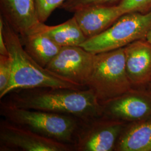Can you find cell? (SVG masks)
Returning a JSON list of instances; mask_svg holds the SVG:
<instances>
[{
	"instance_id": "obj_16",
	"label": "cell",
	"mask_w": 151,
	"mask_h": 151,
	"mask_svg": "<svg viewBox=\"0 0 151 151\" xmlns=\"http://www.w3.org/2000/svg\"><path fill=\"white\" fill-rule=\"evenodd\" d=\"M38 19L44 23L53 12L60 7L66 0H34Z\"/></svg>"
},
{
	"instance_id": "obj_12",
	"label": "cell",
	"mask_w": 151,
	"mask_h": 151,
	"mask_svg": "<svg viewBox=\"0 0 151 151\" xmlns=\"http://www.w3.org/2000/svg\"><path fill=\"white\" fill-rule=\"evenodd\" d=\"M125 68L132 86L149 83L151 80V43L140 39L124 47Z\"/></svg>"
},
{
	"instance_id": "obj_7",
	"label": "cell",
	"mask_w": 151,
	"mask_h": 151,
	"mask_svg": "<svg viewBox=\"0 0 151 151\" xmlns=\"http://www.w3.org/2000/svg\"><path fill=\"white\" fill-rule=\"evenodd\" d=\"M100 117L83 121L85 125L76 133L77 151H110L115 148L125 122L105 116L99 119Z\"/></svg>"
},
{
	"instance_id": "obj_22",
	"label": "cell",
	"mask_w": 151,
	"mask_h": 151,
	"mask_svg": "<svg viewBox=\"0 0 151 151\" xmlns=\"http://www.w3.org/2000/svg\"><path fill=\"white\" fill-rule=\"evenodd\" d=\"M149 85H150V90L151 91V80L150 82V83H149Z\"/></svg>"
},
{
	"instance_id": "obj_8",
	"label": "cell",
	"mask_w": 151,
	"mask_h": 151,
	"mask_svg": "<svg viewBox=\"0 0 151 151\" xmlns=\"http://www.w3.org/2000/svg\"><path fill=\"white\" fill-rule=\"evenodd\" d=\"M2 149H19L25 151H67L72 148L67 143L40 135L31 130L5 120L0 127Z\"/></svg>"
},
{
	"instance_id": "obj_14",
	"label": "cell",
	"mask_w": 151,
	"mask_h": 151,
	"mask_svg": "<svg viewBox=\"0 0 151 151\" xmlns=\"http://www.w3.org/2000/svg\"><path fill=\"white\" fill-rule=\"evenodd\" d=\"M20 38L28 54L44 68L57 55L62 48L38 29Z\"/></svg>"
},
{
	"instance_id": "obj_4",
	"label": "cell",
	"mask_w": 151,
	"mask_h": 151,
	"mask_svg": "<svg viewBox=\"0 0 151 151\" xmlns=\"http://www.w3.org/2000/svg\"><path fill=\"white\" fill-rule=\"evenodd\" d=\"M1 113L9 122L65 143L73 140L78 129V118L68 115L15 108L2 103Z\"/></svg>"
},
{
	"instance_id": "obj_3",
	"label": "cell",
	"mask_w": 151,
	"mask_h": 151,
	"mask_svg": "<svg viewBox=\"0 0 151 151\" xmlns=\"http://www.w3.org/2000/svg\"><path fill=\"white\" fill-rule=\"evenodd\" d=\"M125 68L124 48L95 54L93 67L87 88L103 104L132 89Z\"/></svg>"
},
{
	"instance_id": "obj_15",
	"label": "cell",
	"mask_w": 151,
	"mask_h": 151,
	"mask_svg": "<svg viewBox=\"0 0 151 151\" xmlns=\"http://www.w3.org/2000/svg\"><path fill=\"white\" fill-rule=\"evenodd\" d=\"M38 30L60 47H81L87 39L74 16L57 25L48 26L42 23Z\"/></svg>"
},
{
	"instance_id": "obj_19",
	"label": "cell",
	"mask_w": 151,
	"mask_h": 151,
	"mask_svg": "<svg viewBox=\"0 0 151 151\" xmlns=\"http://www.w3.org/2000/svg\"><path fill=\"white\" fill-rule=\"evenodd\" d=\"M118 5L125 13L147 14L151 11V0H122Z\"/></svg>"
},
{
	"instance_id": "obj_17",
	"label": "cell",
	"mask_w": 151,
	"mask_h": 151,
	"mask_svg": "<svg viewBox=\"0 0 151 151\" xmlns=\"http://www.w3.org/2000/svg\"><path fill=\"white\" fill-rule=\"evenodd\" d=\"M12 75V65L9 55L0 54V98L9 86Z\"/></svg>"
},
{
	"instance_id": "obj_5",
	"label": "cell",
	"mask_w": 151,
	"mask_h": 151,
	"mask_svg": "<svg viewBox=\"0 0 151 151\" xmlns=\"http://www.w3.org/2000/svg\"><path fill=\"white\" fill-rule=\"evenodd\" d=\"M151 30V11L147 14L128 12L104 32L87 39L81 47L94 54L122 48L146 39Z\"/></svg>"
},
{
	"instance_id": "obj_13",
	"label": "cell",
	"mask_w": 151,
	"mask_h": 151,
	"mask_svg": "<svg viewBox=\"0 0 151 151\" xmlns=\"http://www.w3.org/2000/svg\"><path fill=\"white\" fill-rule=\"evenodd\" d=\"M115 149L119 151H151V117L125 127Z\"/></svg>"
},
{
	"instance_id": "obj_10",
	"label": "cell",
	"mask_w": 151,
	"mask_h": 151,
	"mask_svg": "<svg viewBox=\"0 0 151 151\" xmlns=\"http://www.w3.org/2000/svg\"><path fill=\"white\" fill-rule=\"evenodd\" d=\"M73 13V16L87 39L104 32L126 14L118 4L87 6Z\"/></svg>"
},
{
	"instance_id": "obj_9",
	"label": "cell",
	"mask_w": 151,
	"mask_h": 151,
	"mask_svg": "<svg viewBox=\"0 0 151 151\" xmlns=\"http://www.w3.org/2000/svg\"><path fill=\"white\" fill-rule=\"evenodd\" d=\"M103 105V115L125 122H135L151 117V91L133 90Z\"/></svg>"
},
{
	"instance_id": "obj_18",
	"label": "cell",
	"mask_w": 151,
	"mask_h": 151,
	"mask_svg": "<svg viewBox=\"0 0 151 151\" xmlns=\"http://www.w3.org/2000/svg\"><path fill=\"white\" fill-rule=\"evenodd\" d=\"M122 0H66L60 6L65 11L74 12L82 7L93 5H113L118 4Z\"/></svg>"
},
{
	"instance_id": "obj_20",
	"label": "cell",
	"mask_w": 151,
	"mask_h": 151,
	"mask_svg": "<svg viewBox=\"0 0 151 151\" xmlns=\"http://www.w3.org/2000/svg\"><path fill=\"white\" fill-rule=\"evenodd\" d=\"M0 54L4 55H9L2 32V19L1 16H0Z\"/></svg>"
},
{
	"instance_id": "obj_11",
	"label": "cell",
	"mask_w": 151,
	"mask_h": 151,
	"mask_svg": "<svg viewBox=\"0 0 151 151\" xmlns=\"http://www.w3.org/2000/svg\"><path fill=\"white\" fill-rule=\"evenodd\" d=\"M1 15L20 37L35 32L42 24L34 0H0Z\"/></svg>"
},
{
	"instance_id": "obj_21",
	"label": "cell",
	"mask_w": 151,
	"mask_h": 151,
	"mask_svg": "<svg viewBox=\"0 0 151 151\" xmlns=\"http://www.w3.org/2000/svg\"><path fill=\"white\" fill-rule=\"evenodd\" d=\"M146 39L151 43V30L150 31V32H148L147 37H146Z\"/></svg>"
},
{
	"instance_id": "obj_2",
	"label": "cell",
	"mask_w": 151,
	"mask_h": 151,
	"mask_svg": "<svg viewBox=\"0 0 151 151\" xmlns=\"http://www.w3.org/2000/svg\"><path fill=\"white\" fill-rule=\"evenodd\" d=\"M1 17L3 34L12 65L11 82L2 99L10 92L19 89L86 88L65 79L39 65L25 50L19 34Z\"/></svg>"
},
{
	"instance_id": "obj_1",
	"label": "cell",
	"mask_w": 151,
	"mask_h": 151,
	"mask_svg": "<svg viewBox=\"0 0 151 151\" xmlns=\"http://www.w3.org/2000/svg\"><path fill=\"white\" fill-rule=\"evenodd\" d=\"M8 94V101L2 104L12 107L68 115L82 121L103 116V105L89 88L19 89Z\"/></svg>"
},
{
	"instance_id": "obj_6",
	"label": "cell",
	"mask_w": 151,
	"mask_h": 151,
	"mask_svg": "<svg viewBox=\"0 0 151 151\" xmlns=\"http://www.w3.org/2000/svg\"><path fill=\"white\" fill-rule=\"evenodd\" d=\"M95 54L80 46L63 47L45 68L87 88L93 70Z\"/></svg>"
}]
</instances>
